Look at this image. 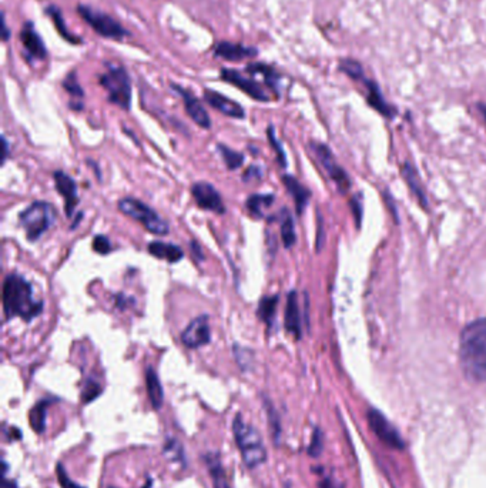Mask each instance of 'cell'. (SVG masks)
<instances>
[{"instance_id": "1", "label": "cell", "mask_w": 486, "mask_h": 488, "mask_svg": "<svg viewBox=\"0 0 486 488\" xmlns=\"http://www.w3.org/2000/svg\"><path fill=\"white\" fill-rule=\"evenodd\" d=\"M459 363L468 380L486 383V317L474 320L461 331Z\"/></svg>"}, {"instance_id": "2", "label": "cell", "mask_w": 486, "mask_h": 488, "mask_svg": "<svg viewBox=\"0 0 486 488\" xmlns=\"http://www.w3.org/2000/svg\"><path fill=\"white\" fill-rule=\"evenodd\" d=\"M43 310V303L33 298L30 283L19 274H9L3 283V311L8 320L22 317L31 322Z\"/></svg>"}, {"instance_id": "3", "label": "cell", "mask_w": 486, "mask_h": 488, "mask_svg": "<svg viewBox=\"0 0 486 488\" xmlns=\"http://www.w3.org/2000/svg\"><path fill=\"white\" fill-rule=\"evenodd\" d=\"M233 433L241 457L248 468H255L267 460L264 441L258 430L246 423L241 414H237L233 422Z\"/></svg>"}, {"instance_id": "4", "label": "cell", "mask_w": 486, "mask_h": 488, "mask_svg": "<svg viewBox=\"0 0 486 488\" xmlns=\"http://www.w3.org/2000/svg\"><path fill=\"white\" fill-rule=\"evenodd\" d=\"M100 85L107 90L110 103L123 110L130 109L131 103V81L123 66L107 63V70L100 76Z\"/></svg>"}, {"instance_id": "5", "label": "cell", "mask_w": 486, "mask_h": 488, "mask_svg": "<svg viewBox=\"0 0 486 488\" xmlns=\"http://www.w3.org/2000/svg\"><path fill=\"white\" fill-rule=\"evenodd\" d=\"M55 220L56 210L46 201H34L19 214L21 226L25 229L29 242H38L53 226Z\"/></svg>"}, {"instance_id": "6", "label": "cell", "mask_w": 486, "mask_h": 488, "mask_svg": "<svg viewBox=\"0 0 486 488\" xmlns=\"http://www.w3.org/2000/svg\"><path fill=\"white\" fill-rule=\"evenodd\" d=\"M118 210L134 218L138 223H142L150 233L157 235L168 234V224L163 217H160L151 207H149L143 201L133 198V197H123L118 201Z\"/></svg>"}, {"instance_id": "7", "label": "cell", "mask_w": 486, "mask_h": 488, "mask_svg": "<svg viewBox=\"0 0 486 488\" xmlns=\"http://www.w3.org/2000/svg\"><path fill=\"white\" fill-rule=\"evenodd\" d=\"M77 12L81 18L89 23V26L97 33V35L103 38L120 40L129 35V31L123 26L106 13L97 12L96 9L86 5H79Z\"/></svg>"}, {"instance_id": "8", "label": "cell", "mask_w": 486, "mask_h": 488, "mask_svg": "<svg viewBox=\"0 0 486 488\" xmlns=\"http://www.w3.org/2000/svg\"><path fill=\"white\" fill-rule=\"evenodd\" d=\"M340 69L345 73V75H348L350 77H353L354 80H362L363 83H366V88H367V96H368V103L376 109L381 114H384L387 117H392L394 116V110L392 107L385 102V99L383 96V93L379 92V88L376 86V83L367 79L366 76H363V70H362V66L355 62V60H351V59H346V60H342L340 63Z\"/></svg>"}, {"instance_id": "9", "label": "cell", "mask_w": 486, "mask_h": 488, "mask_svg": "<svg viewBox=\"0 0 486 488\" xmlns=\"http://www.w3.org/2000/svg\"><path fill=\"white\" fill-rule=\"evenodd\" d=\"M221 79L224 81L230 83V85L238 88L241 92H244L254 100L258 102H270V96L267 94L264 86H261V83L257 81L254 77H246L244 75H241L237 70L233 69H222L221 70Z\"/></svg>"}, {"instance_id": "10", "label": "cell", "mask_w": 486, "mask_h": 488, "mask_svg": "<svg viewBox=\"0 0 486 488\" xmlns=\"http://www.w3.org/2000/svg\"><path fill=\"white\" fill-rule=\"evenodd\" d=\"M210 317L201 314L196 317L181 333V342L188 348H200L207 346L212 340L210 331Z\"/></svg>"}, {"instance_id": "11", "label": "cell", "mask_w": 486, "mask_h": 488, "mask_svg": "<svg viewBox=\"0 0 486 488\" xmlns=\"http://www.w3.org/2000/svg\"><path fill=\"white\" fill-rule=\"evenodd\" d=\"M311 147H312V150H314L317 159L322 164V167L325 169V172L328 173V176L338 184V188L341 190L350 189L351 181L348 179V175H346L344 172V169H341V167L338 166V163L335 162V159H334V156L331 153V150H329L325 144H321V143H312Z\"/></svg>"}, {"instance_id": "12", "label": "cell", "mask_w": 486, "mask_h": 488, "mask_svg": "<svg viewBox=\"0 0 486 488\" xmlns=\"http://www.w3.org/2000/svg\"><path fill=\"white\" fill-rule=\"evenodd\" d=\"M368 424L381 441L392 448H404V440L401 439V435L379 411H368Z\"/></svg>"}, {"instance_id": "13", "label": "cell", "mask_w": 486, "mask_h": 488, "mask_svg": "<svg viewBox=\"0 0 486 488\" xmlns=\"http://www.w3.org/2000/svg\"><path fill=\"white\" fill-rule=\"evenodd\" d=\"M192 193H193V197H194L199 207L208 210V211L218 213V214L225 213V206L222 203V198L213 184L207 183V181H197L193 184Z\"/></svg>"}, {"instance_id": "14", "label": "cell", "mask_w": 486, "mask_h": 488, "mask_svg": "<svg viewBox=\"0 0 486 488\" xmlns=\"http://www.w3.org/2000/svg\"><path fill=\"white\" fill-rule=\"evenodd\" d=\"M21 40L25 49V57L27 60H44L47 57V49L43 43V39L38 33L36 27L31 22H26L21 31Z\"/></svg>"}, {"instance_id": "15", "label": "cell", "mask_w": 486, "mask_h": 488, "mask_svg": "<svg viewBox=\"0 0 486 488\" xmlns=\"http://www.w3.org/2000/svg\"><path fill=\"white\" fill-rule=\"evenodd\" d=\"M171 88L175 89V90L181 96L183 102H184L186 112H187V114L194 120V123H196L197 126H200L201 129H210V127H212L210 116H208L207 110L204 109V106L201 105L200 100H199L194 94L190 93L188 90L183 89L181 86L175 85V83H172Z\"/></svg>"}, {"instance_id": "16", "label": "cell", "mask_w": 486, "mask_h": 488, "mask_svg": "<svg viewBox=\"0 0 486 488\" xmlns=\"http://www.w3.org/2000/svg\"><path fill=\"white\" fill-rule=\"evenodd\" d=\"M56 190L63 196L64 198V210L67 217H72L76 206L79 205V196H77V186L76 181L66 175L64 172H55L53 175Z\"/></svg>"}, {"instance_id": "17", "label": "cell", "mask_w": 486, "mask_h": 488, "mask_svg": "<svg viewBox=\"0 0 486 488\" xmlns=\"http://www.w3.org/2000/svg\"><path fill=\"white\" fill-rule=\"evenodd\" d=\"M204 100L212 107H214L216 110L221 112L225 116L234 117V119H244L246 117V112H244V109H242L241 105H238L237 102H234V100H231L229 97L222 96L221 93H217L210 89H205Z\"/></svg>"}, {"instance_id": "18", "label": "cell", "mask_w": 486, "mask_h": 488, "mask_svg": "<svg viewBox=\"0 0 486 488\" xmlns=\"http://www.w3.org/2000/svg\"><path fill=\"white\" fill-rule=\"evenodd\" d=\"M246 72L254 79H261L263 85L279 96L281 76L274 69V67L266 63H251L246 67Z\"/></svg>"}, {"instance_id": "19", "label": "cell", "mask_w": 486, "mask_h": 488, "mask_svg": "<svg viewBox=\"0 0 486 488\" xmlns=\"http://www.w3.org/2000/svg\"><path fill=\"white\" fill-rule=\"evenodd\" d=\"M216 57H221L230 62H237L242 59L254 57L258 55V50L255 47H248L244 44L238 43H230V42H220L216 46Z\"/></svg>"}, {"instance_id": "20", "label": "cell", "mask_w": 486, "mask_h": 488, "mask_svg": "<svg viewBox=\"0 0 486 488\" xmlns=\"http://www.w3.org/2000/svg\"><path fill=\"white\" fill-rule=\"evenodd\" d=\"M285 329L295 339L301 337V314L298 305V294L295 290L290 292L287 296L285 306Z\"/></svg>"}, {"instance_id": "21", "label": "cell", "mask_w": 486, "mask_h": 488, "mask_svg": "<svg viewBox=\"0 0 486 488\" xmlns=\"http://www.w3.org/2000/svg\"><path fill=\"white\" fill-rule=\"evenodd\" d=\"M149 253L155 259L166 260L168 263H179L184 257L183 250L179 246L163 242H151L149 244Z\"/></svg>"}, {"instance_id": "22", "label": "cell", "mask_w": 486, "mask_h": 488, "mask_svg": "<svg viewBox=\"0 0 486 488\" xmlns=\"http://www.w3.org/2000/svg\"><path fill=\"white\" fill-rule=\"evenodd\" d=\"M146 387H147V394L150 398V402L154 410H160L164 401V391L163 385L160 383V378L157 373L154 372L153 367H149L146 370Z\"/></svg>"}, {"instance_id": "23", "label": "cell", "mask_w": 486, "mask_h": 488, "mask_svg": "<svg viewBox=\"0 0 486 488\" xmlns=\"http://www.w3.org/2000/svg\"><path fill=\"white\" fill-rule=\"evenodd\" d=\"M203 460L208 468V473L212 476L214 488H229L227 477H225V471L222 468L220 456L217 452H207L203 456Z\"/></svg>"}, {"instance_id": "24", "label": "cell", "mask_w": 486, "mask_h": 488, "mask_svg": "<svg viewBox=\"0 0 486 488\" xmlns=\"http://www.w3.org/2000/svg\"><path fill=\"white\" fill-rule=\"evenodd\" d=\"M283 181L285 184V188L288 190V193L292 196L294 201H295V207H297V213L301 214L308 203L309 200V192L303 186V184L292 176H283Z\"/></svg>"}, {"instance_id": "25", "label": "cell", "mask_w": 486, "mask_h": 488, "mask_svg": "<svg viewBox=\"0 0 486 488\" xmlns=\"http://www.w3.org/2000/svg\"><path fill=\"white\" fill-rule=\"evenodd\" d=\"M51 402H55V398H44L40 400L38 404H34V407L29 413V422L30 427L38 434H42L46 428V415L47 409Z\"/></svg>"}, {"instance_id": "26", "label": "cell", "mask_w": 486, "mask_h": 488, "mask_svg": "<svg viewBox=\"0 0 486 488\" xmlns=\"http://www.w3.org/2000/svg\"><path fill=\"white\" fill-rule=\"evenodd\" d=\"M402 175H404V179L407 181V184L409 186L411 192L416 196V198L420 200V203L424 209L428 207V201H426V194L422 189V183L418 177V173H416V170L413 169V167L409 164V163H404L402 166Z\"/></svg>"}, {"instance_id": "27", "label": "cell", "mask_w": 486, "mask_h": 488, "mask_svg": "<svg viewBox=\"0 0 486 488\" xmlns=\"http://www.w3.org/2000/svg\"><path fill=\"white\" fill-rule=\"evenodd\" d=\"M46 13L49 14V18L53 21L55 23V27L57 29V33L59 35L66 39L67 42H71L73 44H79L81 43V39L75 36L73 33L67 29L66 23H64V19H63V14H62V10L57 8V6H53V5H50L46 8Z\"/></svg>"}, {"instance_id": "28", "label": "cell", "mask_w": 486, "mask_h": 488, "mask_svg": "<svg viewBox=\"0 0 486 488\" xmlns=\"http://www.w3.org/2000/svg\"><path fill=\"white\" fill-rule=\"evenodd\" d=\"M279 296H266L258 303L257 309V316L258 318L264 322L268 327H272L274 320H275V311L277 306H279Z\"/></svg>"}, {"instance_id": "29", "label": "cell", "mask_w": 486, "mask_h": 488, "mask_svg": "<svg viewBox=\"0 0 486 488\" xmlns=\"http://www.w3.org/2000/svg\"><path fill=\"white\" fill-rule=\"evenodd\" d=\"M274 196L272 194H253L247 200V210L248 213L255 217L261 218L264 214V209H268L274 203Z\"/></svg>"}, {"instance_id": "30", "label": "cell", "mask_w": 486, "mask_h": 488, "mask_svg": "<svg viewBox=\"0 0 486 488\" xmlns=\"http://www.w3.org/2000/svg\"><path fill=\"white\" fill-rule=\"evenodd\" d=\"M280 222H281V239L283 244L285 248H291L295 242H297V235H295V229H294V220L292 216L287 209L281 210L280 214Z\"/></svg>"}, {"instance_id": "31", "label": "cell", "mask_w": 486, "mask_h": 488, "mask_svg": "<svg viewBox=\"0 0 486 488\" xmlns=\"http://www.w3.org/2000/svg\"><path fill=\"white\" fill-rule=\"evenodd\" d=\"M217 150L220 151L225 166H227V169L230 170L238 169V167L244 163V155L238 153V151L227 147L225 144H217Z\"/></svg>"}, {"instance_id": "32", "label": "cell", "mask_w": 486, "mask_h": 488, "mask_svg": "<svg viewBox=\"0 0 486 488\" xmlns=\"http://www.w3.org/2000/svg\"><path fill=\"white\" fill-rule=\"evenodd\" d=\"M264 407L267 410V417H268V424H270V430H271V435L272 439L275 440V443L280 441V435H281V424H280V417L277 414L275 409L272 404L270 402L268 398H264Z\"/></svg>"}, {"instance_id": "33", "label": "cell", "mask_w": 486, "mask_h": 488, "mask_svg": "<svg viewBox=\"0 0 486 488\" xmlns=\"http://www.w3.org/2000/svg\"><path fill=\"white\" fill-rule=\"evenodd\" d=\"M63 89L68 94H71L73 99H83V96H84L83 88L80 86V83L77 81L76 72H72V73H68L66 76V79L63 80Z\"/></svg>"}, {"instance_id": "34", "label": "cell", "mask_w": 486, "mask_h": 488, "mask_svg": "<svg viewBox=\"0 0 486 488\" xmlns=\"http://www.w3.org/2000/svg\"><path fill=\"white\" fill-rule=\"evenodd\" d=\"M234 356H235V360L238 363V365L242 368V372H247V370L251 368L253 365V351L248 350V348H244V347H240V346H234Z\"/></svg>"}, {"instance_id": "35", "label": "cell", "mask_w": 486, "mask_h": 488, "mask_svg": "<svg viewBox=\"0 0 486 488\" xmlns=\"http://www.w3.org/2000/svg\"><path fill=\"white\" fill-rule=\"evenodd\" d=\"M164 452H166V456L168 459H171L172 461H180L183 463L184 460V448L183 446L175 440V439H171V440H167L166 446H164Z\"/></svg>"}, {"instance_id": "36", "label": "cell", "mask_w": 486, "mask_h": 488, "mask_svg": "<svg viewBox=\"0 0 486 488\" xmlns=\"http://www.w3.org/2000/svg\"><path fill=\"white\" fill-rule=\"evenodd\" d=\"M100 394H101V385L94 380H88V381H86V384L83 385L81 401L83 402H90V401L96 400Z\"/></svg>"}, {"instance_id": "37", "label": "cell", "mask_w": 486, "mask_h": 488, "mask_svg": "<svg viewBox=\"0 0 486 488\" xmlns=\"http://www.w3.org/2000/svg\"><path fill=\"white\" fill-rule=\"evenodd\" d=\"M267 134H268V140H270V144L271 147L275 150V153H277V160H279L280 166L281 167H285L287 166V157H285V153H284V149L281 146V143L277 140V136H275V129L272 126L268 127L267 130Z\"/></svg>"}, {"instance_id": "38", "label": "cell", "mask_w": 486, "mask_h": 488, "mask_svg": "<svg viewBox=\"0 0 486 488\" xmlns=\"http://www.w3.org/2000/svg\"><path fill=\"white\" fill-rule=\"evenodd\" d=\"M56 474H57V480H59V484L62 488H84L68 477L62 463H57V465H56Z\"/></svg>"}, {"instance_id": "39", "label": "cell", "mask_w": 486, "mask_h": 488, "mask_svg": "<svg viewBox=\"0 0 486 488\" xmlns=\"http://www.w3.org/2000/svg\"><path fill=\"white\" fill-rule=\"evenodd\" d=\"M93 250L99 255H109L112 251V243L106 235H96L93 240Z\"/></svg>"}, {"instance_id": "40", "label": "cell", "mask_w": 486, "mask_h": 488, "mask_svg": "<svg viewBox=\"0 0 486 488\" xmlns=\"http://www.w3.org/2000/svg\"><path fill=\"white\" fill-rule=\"evenodd\" d=\"M321 450H322V435H321V431H320V430H316L314 434H312V439H311V444H309L308 452L311 454L312 457H317L318 454L321 452Z\"/></svg>"}, {"instance_id": "41", "label": "cell", "mask_w": 486, "mask_h": 488, "mask_svg": "<svg viewBox=\"0 0 486 488\" xmlns=\"http://www.w3.org/2000/svg\"><path fill=\"white\" fill-rule=\"evenodd\" d=\"M263 177V170L259 169L258 166H251L248 167V169L244 172V175H242V180L244 181H251V180H259Z\"/></svg>"}, {"instance_id": "42", "label": "cell", "mask_w": 486, "mask_h": 488, "mask_svg": "<svg viewBox=\"0 0 486 488\" xmlns=\"http://www.w3.org/2000/svg\"><path fill=\"white\" fill-rule=\"evenodd\" d=\"M190 250H192L193 257H196L197 261H201V260L204 259L203 251H201V248H200V246H199L197 242H192V243H190Z\"/></svg>"}, {"instance_id": "43", "label": "cell", "mask_w": 486, "mask_h": 488, "mask_svg": "<svg viewBox=\"0 0 486 488\" xmlns=\"http://www.w3.org/2000/svg\"><path fill=\"white\" fill-rule=\"evenodd\" d=\"M351 207L354 209V213H355V218H357V222L359 223V222H361V214H362V210H361V205H359V201H358V200H353V201H351Z\"/></svg>"}, {"instance_id": "44", "label": "cell", "mask_w": 486, "mask_h": 488, "mask_svg": "<svg viewBox=\"0 0 486 488\" xmlns=\"http://www.w3.org/2000/svg\"><path fill=\"white\" fill-rule=\"evenodd\" d=\"M2 27H3V40L8 42L9 40V36H10V31L8 29V25H6V19H5V13L2 14Z\"/></svg>"}, {"instance_id": "45", "label": "cell", "mask_w": 486, "mask_h": 488, "mask_svg": "<svg viewBox=\"0 0 486 488\" xmlns=\"http://www.w3.org/2000/svg\"><path fill=\"white\" fill-rule=\"evenodd\" d=\"M0 488H17V484L13 480H8V478L3 477L2 485H0Z\"/></svg>"}, {"instance_id": "46", "label": "cell", "mask_w": 486, "mask_h": 488, "mask_svg": "<svg viewBox=\"0 0 486 488\" xmlns=\"http://www.w3.org/2000/svg\"><path fill=\"white\" fill-rule=\"evenodd\" d=\"M478 109H479V113L482 114V119H483V122H485V125H486V105L479 103V105H478Z\"/></svg>"}, {"instance_id": "47", "label": "cell", "mask_w": 486, "mask_h": 488, "mask_svg": "<svg viewBox=\"0 0 486 488\" xmlns=\"http://www.w3.org/2000/svg\"><path fill=\"white\" fill-rule=\"evenodd\" d=\"M3 147H5V153H3V162H5L9 156V143H8L6 138H3Z\"/></svg>"}, {"instance_id": "48", "label": "cell", "mask_w": 486, "mask_h": 488, "mask_svg": "<svg viewBox=\"0 0 486 488\" xmlns=\"http://www.w3.org/2000/svg\"><path fill=\"white\" fill-rule=\"evenodd\" d=\"M151 484H153V481H151V478H149L147 483H146V485H144L143 488H151ZM110 488H112V487H110Z\"/></svg>"}]
</instances>
